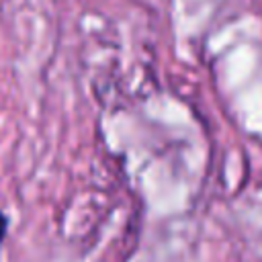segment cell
I'll return each instance as SVG.
<instances>
[{
    "mask_svg": "<svg viewBox=\"0 0 262 262\" xmlns=\"http://www.w3.org/2000/svg\"><path fill=\"white\" fill-rule=\"evenodd\" d=\"M6 231H8V217L0 213V246H2V242L6 237Z\"/></svg>",
    "mask_w": 262,
    "mask_h": 262,
    "instance_id": "cell-1",
    "label": "cell"
}]
</instances>
